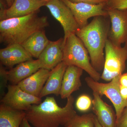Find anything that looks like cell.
I'll use <instances>...</instances> for the list:
<instances>
[{
  "label": "cell",
  "instance_id": "cell-1",
  "mask_svg": "<svg viewBox=\"0 0 127 127\" xmlns=\"http://www.w3.org/2000/svg\"><path fill=\"white\" fill-rule=\"evenodd\" d=\"M65 106H58L53 97H47L40 103L33 104L25 111L26 118L34 127H67L77 114L74 110V98H67Z\"/></svg>",
  "mask_w": 127,
  "mask_h": 127
},
{
  "label": "cell",
  "instance_id": "cell-2",
  "mask_svg": "<svg viewBox=\"0 0 127 127\" xmlns=\"http://www.w3.org/2000/svg\"><path fill=\"white\" fill-rule=\"evenodd\" d=\"M108 17H95L90 23L79 28L75 33L87 48L91 64L98 72L103 70L104 67V50L110 28Z\"/></svg>",
  "mask_w": 127,
  "mask_h": 127
},
{
  "label": "cell",
  "instance_id": "cell-3",
  "mask_svg": "<svg viewBox=\"0 0 127 127\" xmlns=\"http://www.w3.org/2000/svg\"><path fill=\"white\" fill-rule=\"evenodd\" d=\"M38 13L0 21V43L21 44L35 32L45 30L49 26L47 17L39 16Z\"/></svg>",
  "mask_w": 127,
  "mask_h": 127
},
{
  "label": "cell",
  "instance_id": "cell-4",
  "mask_svg": "<svg viewBox=\"0 0 127 127\" xmlns=\"http://www.w3.org/2000/svg\"><path fill=\"white\" fill-rule=\"evenodd\" d=\"M87 48L75 33H71L64 40L63 62L67 66H76L88 73L89 76L98 81L101 75L91 64Z\"/></svg>",
  "mask_w": 127,
  "mask_h": 127
},
{
  "label": "cell",
  "instance_id": "cell-5",
  "mask_svg": "<svg viewBox=\"0 0 127 127\" xmlns=\"http://www.w3.org/2000/svg\"><path fill=\"white\" fill-rule=\"evenodd\" d=\"M104 67L101 79L110 82L123 73L126 68L127 51L124 47L116 46L108 39L105 45Z\"/></svg>",
  "mask_w": 127,
  "mask_h": 127
},
{
  "label": "cell",
  "instance_id": "cell-6",
  "mask_svg": "<svg viewBox=\"0 0 127 127\" xmlns=\"http://www.w3.org/2000/svg\"><path fill=\"white\" fill-rule=\"evenodd\" d=\"M120 76L114 78L108 83L99 82L90 76L85 79L88 86L93 92L98 94L101 96L104 95L110 100L115 109L117 121L127 106V100L122 97L120 93Z\"/></svg>",
  "mask_w": 127,
  "mask_h": 127
},
{
  "label": "cell",
  "instance_id": "cell-7",
  "mask_svg": "<svg viewBox=\"0 0 127 127\" xmlns=\"http://www.w3.org/2000/svg\"><path fill=\"white\" fill-rule=\"evenodd\" d=\"M7 88L1 102L12 109L26 111L33 104L42 102L41 98L26 92L17 85H9Z\"/></svg>",
  "mask_w": 127,
  "mask_h": 127
},
{
  "label": "cell",
  "instance_id": "cell-8",
  "mask_svg": "<svg viewBox=\"0 0 127 127\" xmlns=\"http://www.w3.org/2000/svg\"><path fill=\"white\" fill-rule=\"evenodd\" d=\"M71 11L80 28L86 26L88 20L98 16H108L106 10V3L94 4L86 2H74L69 0H62Z\"/></svg>",
  "mask_w": 127,
  "mask_h": 127
},
{
  "label": "cell",
  "instance_id": "cell-9",
  "mask_svg": "<svg viewBox=\"0 0 127 127\" xmlns=\"http://www.w3.org/2000/svg\"><path fill=\"white\" fill-rule=\"evenodd\" d=\"M45 6L63 28L64 40L68 35L75 33L80 28L70 9L62 0L50 1L47 2Z\"/></svg>",
  "mask_w": 127,
  "mask_h": 127
},
{
  "label": "cell",
  "instance_id": "cell-10",
  "mask_svg": "<svg viewBox=\"0 0 127 127\" xmlns=\"http://www.w3.org/2000/svg\"><path fill=\"white\" fill-rule=\"evenodd\" d=\"M106 9L111 23L108 39L116 45L121 46L127 39V9Z\"/></svg>",
  "mask_w": 127,
  "mask_h": 127
},
{
  "label": "cell",
  "instance_id": "cell-11",
  "mask_svg": "<svg viewBox=\"0 0 127 127\" xmlns=\"http://www.w3.org/2000/svg\"><path fill=\"white\" fill-rule=\"evenodd\" d=\"M64 38L50 42L38 58L41 68L51 71L63 62Z\"/></svg>",
  "mask_w": 127,
  "mask_h": 127
},
{
  "label": "cell",
  "instance_id": "cell-12",
  "mask_svg": "<svg viewBox=\"0 0 127 127\" xmlns=\"http://www.w3.org/2000/svg\"><path fill=\"white\" fill-rule=\"evenodd\" d=\"M32 59L30 53L18 43L11 44L0 50V64L9 68Z\"/></svg>",
  "mask_w": 127,
  "mask_h": 127
},
{
  "label": "cell",
  "instance_id": "cell-13",
  "mask_svg": "<svg viewBox=\"0 0 127 127\" xmlns=\"http://www.w3.org/2000/svg\"><path fill=\"white\" fill-rule=\"evenodd\" d=\"M92 109L98 121L102 127H116L117 116L112 107L104 102L101 96L93 92Z\"/></svg>",
  "mask_w": 127,
  "mask_h": 127
},
{
  "label": "cell",
  "instance_id": "cell-14",
  "mask_svg": "<svg viewBox=\"0 0 127 127\" xmlns=\"http://www.w3.org/2000/svg\"><path fill=\"white\" fill-rule=\"evenodd\" d=\"M83 70L76 66H67L63 80L60 95L62 99L67 98L82 86L81 78Z\"/></svg>",
  "mask_w": 127,
  "mask_h": 127
},
{
  "label": "cell",
  "instance_id": "cell-15",
  "mask_svg": "<svg viewBox=\"0 0 127 127\" xmlns=\"http://www.w3.org/2000/svg\"><path fill=\"white\" fill-rule=\"evenodd\" d=\"M47 2L43 0H14L5 14V19L21 17L39 11Z\"/></svg>",
  "mask_w": 127,
  "mask_h": 127
},
{
  "label": "cell",
  "instance_id": "cell-16",
  "mask_svg": "<svg viewBox=\"0 0 127 127\" xmlns=\"http://www.w3.org/2000/svg\"><path fill=\"white\" fill-rule=\"evenodd\" d=\"M67 66L62 62L50 71L49 77L39 97L41 98L50 94H54L56 96L60 95L64 76Z\"/></svg>",
  "mask_w": 127,
  "mask_h": 127
},
{
  "label": "cell",
  "instance_id": "cell-17",
  "mask_svg": "<svg viewBox=\"0 0 127 127\" xmlns=\"http://www.w3.org/2000/svg\"><path fill=\"white\" fill-rule=\"evenodd\" d=\"M50 71L46 69L40 68L17 85L26 92L39 97L49 77Z\"/></svg>",
  "mask_w": 127,
  "mask_h": 127
},
{
  "label": "cell",
  "instance_id": "cell-18",
  "mask_svg": "<svg viewBox=\"0 0 127 127\" xmlns=\"http://www.w3.org/2000/svg\"><path fill=\"white\" fill-rule=\"evenodd\" d=\"M38 59H32L18 64L15 67L6 70L7 79L12 84L17 85L40 69Z\"/></svg>",
  "mask_w": 127,
  "mask_h": 127
},
{
  "label": "cell",
  "instance_id": "cell-19",
  "mask_svg": "<svg viewBox=\"0 0 127 127\" xmlns=\"http://www.w3.org/2000/svg\"><path fill=\"white\" fill-rule=\"evenodd\" d=\"M50 41L44 30L35 32L21 45L32 58L37 59Z\"/></svg>",
  "mask_w": 127,
  "mask_h": 127
},
{
  "label": "cell",
  "instance_id": "cell-20",
  "mask_svg": "<svg viewBox=\"0 0 127 127\" xmlns=\"http://www.w3.org/2000/svg\"><path fill=\"white\" fill-rule=\"evenodd\" d=\"M26 116L25 111L12 109L1 103L0 105V127H20Z\"/></svg>",
  "mask_w": 127,
  "mask_h": 127
},
{
  "label": "cell",
  "instance_id": "cell-21",
  "mask_svg": "<svg viewBox=\"0 0 127 127\" xmlns=\"http://www.w3.org/2000/svg\"><path fill=\"white\" fill-rule=\"evenodd\" d=\"M93 114H86L82 116L77 114L72 119L67 126L70 127H95Z\"/></svg>",
  "mask_w": 127,
  "mask_h": 127
},
{
  "label": "cell",
  "instance_id": "cell-22",
  "mask_svg": "<svg viewBox=\"0 0 127 127\" xmlns=\"http://www.w3.org/2000/svg\"><path fill=\"white\" fill-rule=\"evenodd\" d=\"M93 100L86 94H82L76 101V107L78 110L83 112L89 111L92 107Z\"/></svg>",
  "mask_w": 127,
  "mask_h": 127
},
{
  "label": "cell",
  "instance_id": "cell-23",
  "mask_svg": "<svg viewBox=\"0 0 127 127\" xmlns=\"http://www.w3.org/2000/svg\"><path fill=\"white\" fill-rule=\"evenodd\" d=\"M106 8L118 9H127V0H107Z\"/></svg>",
  "mask_w": 127,
  "mask_h": 127
},
{
  "label": "cell",
  "instance_id": "cell-24",
  "mask_svg": "<svg viewBox=\"0 0 127 127\" xmlns=\"http://www.w3.org/2000/svg\"><path fill=\"white\" fill-rule=\"evenodd\" d=\"M0 75L1 78V94L2 95V92L3 89L5 88V87L6 86L7 81H8L7 79V75H6V70L5 69L4 67L2 65L0 64Z\"/></svg>",
  "mask_w": 127,
  "mask_h": 127
},
{
  "label": "cell",
  "instance_id": "cell-25",
  "mask_svg": "<svg viewBox=\"0 0 127 127\" xmlns=\"http://www.w3.org/2000/svg\"><path fill=\"white\" fill-rule=\"evenodd\" d=\"M116 127H127V106L117 121Z\"/></svg>",
  "mask_w": 127,
  "mask_h": 127
},
{
  "label": "cell",
  "instance_id": "cell-26",
  "mask_svg": "<svg viewBox=\"0 0 127 127\" xmlns=\"http://www.w3.org/2000/svg\"><path fill=\"white\" fill-rule=\"evenodd\" d=\"M8 6L5 0H0V20H3L5 19V14Z\"/></svg>",
  "mask_w": 127,
  "mask_h": 127
},
{
  "label": "cell",
  "instance_id": "cell-27",
  "mask_svg": "<svg viewBox=\"0 0 127 127\" xmlns=\"http://www.w3.org/2000/svg\"><path fill=\"white\" fill-rule=\"evenodd\" d=\"M70 1L74 2H86L90 4H96L101 3H106L107 0H69Z\"/></svg>",
  "mask_w": 127,
  "mask_h": 127
},
{
  "label": "cell",
  "instance_id": "cell-28",
  "mask_svg": "<svg viewBox=\"0 0 127 127\" xmlns=\"http://www.w3.org/2000/svg\"><path fill=\"white\" fill-rule=\"evenodd\" d=\"M120 83L121 86L127 87V72L123 73L120 76Z\"/></svg>",
  "mask_w": 127,
  "mask_h": 127
},
{
  "label": "cell",
  "instance_id": "cell-29",
  "mask_svg": "<svg viewBox=\"0 0 127 127\" xmlns=\"http://www.w3.org/2000/svg\"><path fill=\"white\" fill-rule=\"evenodd\" d=\"M120 93L122 97L125 100H127V87L120 85Z\"/></svg>",
  "mask_w": 127,
  "mask_h": 127
},
{
  "label": "cell",
  "instance_id": "cell-30",
  "mask_svg": "<svg viewBox=\"0 0 127 127\" xmlns=\"http://www.w3.org/2000/svg\"><path fill=\"white\" fill-rule=\"evenodd\" d=\"M20 127H32L30 123L25 117L22 120Z\"/></svg>",
  "mask_w": 127,
  "mask_h": 127
},
{
  "label": "cell",
  "instance_id": "cell-31",
  "mask_svg": "<svg viewBox=\"0 0 127 127\" xmlns=\"http://www.w3.org/2000/svg\"><path fill=\"white\" fill-rule=\"evenodd\" d=\"M94 123H95V127H102L98 121L97 119L95 116L94 118Z\"/></svg>",
  "mask_w": 127,
  "mask_h": 127
},
{
  "label": "cell",
  "instance_id": "cell-32",
  "mask_svg": "<svg viewBox=\"0 0 127 127\" xmlns=\"http://www.w3.org/2000/svg\"><path fill=\"white\" fill-rule=\"evenodd\" d=\"M8 7H10L14 2V0H5Z\"/></svg>",
  "mask_w": 127,
  "mask_h": 127
},
{
  "label": "cell",
  "instance_id": "cell-33",
  "mask_svg": "<svg viewBox=\"0 0 127 127\" xmlns=\"http://www.w3.org/2000/svg\"><path fill=\"white\" fill-rule=\"evenodd\" d=\"M124 48L126 49V50L127 51V40L125 42V43H124Z\"/></svg>",
  "mask_w": 127,
  "mask_h": 127
},
{
  "label": "cell",
  "instance_id": "cell-34",
  "mask_svg": "<svg viewBox=\"0 0 127 127\" xmlns=\"http://www.w3.org/2000/svg\"><path fill=\"white\" fill-rule=\"evenodd\" d=\"M43 0L45 1H46V2H48V1H50L52 0Z\"/></svg>",
  "mask_w": 127,
  "mask_h": 127
},
{
  "label": "cell",
  "instance_id": "cell-35",
  "mask_svg": "<svg viewBox=\"0 0 127 127\" xmlns=\"http://www.w3.org/2000/svg\"><path fill=\"white\" fill-rule=\"evenodd\" d=\"M70 127L69 126H67V127Z\"/></svg>",
  "mask_w": 127,
  "mask_h": 127
}]
</instances>
